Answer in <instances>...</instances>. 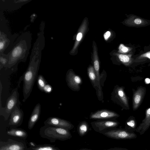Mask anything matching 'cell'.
Returning a JSON list of instances; mask_svg holds the SVG:
<instances>
[{
    "label": "cell",
    "instance_id": "14",
    "mask_svg": "<svg viewBox=\"0 0 150 150\" xmlns=\"http://www.w3.org/2000/svg\"><path fill=\"white\" fill-rule=\"evenodd\" d=\"M41 106L40 103L37 104L35 106L30 116L28 123V128L31 129L39 120L41 113Z\"/></svg>",
    "mask_w": 150,
    "mask_h": 150
},
{
    "label": "cell",
    "instance_id": "22",
    "mask_svg": "<svg viewBox=\"0 0 150 150\" xmlns=\"http://www.w3.org/2000/svg\"><path fill=\"white\" fill-rule=\"evenodd\" d=\"M9 60V54H0V69L6 68Z\"/></svg>",
    "mask_w": 150,
    "mask_h": 150
},
{
    "label": "cell",
    "instance_id": "15",
    "mask_svg": "<svg viewBox=\"0 0 150 150\" xmlns=\"http://www.w3.org/2000/svg\"><path fill=\"white\" fill-rule=\"evenodd\" d=\"M87 23L86 20L84 21L81 27V28L79 31V32L78 33L76 37V41L75 44V45L71 51V52H74L75 50L78 46L79 42L81 40L84 33L86 29Z\"/></svg>",
    "mask_w": 150,
    "mask_h": 150
},
{
    "label": "cell",
    "instance_id": "12",
    "mask_svg": "<svg viewBox=\"0 0 150 150\" xmlns=\"http://www.w3.org/2000/svg\"><path fill=\"white\" fill-rule=\"evenodd\" d=\"M24 144L21 142L8 139L7 141H0V150H24Z\"/></svg>",
    "mask_w": 150,
    "mask_h": 150
},
{
    "label": "cell",
    "instance_id": "29",
    "mask_svg": "<svg viewBox=\"0 0 150 150\" xmlns=\"http://www.w3.org/2000/svg\"><path fill=\"white\" fill-rule=\"evenodd\" d=\"M104 150H129L127 149L121 147H115L111 148L108 149H105Z\"/></svg>",
    "mask_w": 150,
    "mask_h": 150
},
{
    "label": "cell",
    "instance_id": "5",
    "mask_svg": "<svg viewBox=\"0 0 150 150\" xmlns=\"http://www.w3.org/2000/svg\"><path fill=\"white\" fill-rule=\"evenodd\" d=\"M21 104L18 88H16L12 90L11 95L7 98L5 107H0V115L3 116L5 120H7L12 110L16 106Z\"/></svg>",
    "mask_w": 150,
    "mask_h": 150
},
{
    "label": "cell",
    "instance_id": "26",
    "mask_svg": "<svg viewBox=\"0 0 150 150\" xmlns=\"http://www.w3.org/2000/svg\"><path fill=\"white\" fill-rule=\"evenodd\" d=\"M52 86L48 83L45 86L44 88L43 92L47 93H50L52 92Z\"/></svg>",
    "mask_w": 150,
    "mask_h": 150
},
{
    "label": "cell",
    "instance_id": "18",
    "mask_svg": "<svg viewBox=\"0 0 150 150\" xmlns=\"http://www.w3.org/2000/svg\"><path fill=\"white\" fill-rule=\"evenodd\" d=\"M88 74L89 79L93 83V85L95 88H96L97 89V81L96 73L93 66H90L88 68Z\"/></svg>",
    "mask_w": 150,
    "mask_h": 150
},
{
    "label": "cell",
    "instance_id": "27",
    "mask_svg": "<svg viewBox=\"0 0 150 150\" xmlns=\"http://www.w3.org/2000/svg\"><path fill=\"white\" fill-rule=\"evenodd\" d=\"M119 52L121 53H125L129 50V48L125 46L123 44H121L119 47Z\"/></svg>",
    "mask_w": 150,
    "mask_h": 150
},
{
    "label": "cell",
    "instance_id": "19",
    "mask_svg": "<svg viewBox=\"0 0 150 150\" xmlns=\"http://www.w3.org/2000/svg\"><path fill=\"white\" fill-rule=\"evenodd\" d=\"M36 80L38 88L40 91L43 92L45 86L48 83L47 82L43 76L41 74L38 75Z\"/></svg>",
    "mask_w": 150,
    "mask_h": 150
},
{
    "label": "cell",
    "instance_id": "9",
    "mask_svg": "<svg viewBox=\"0 0 150 150\" xmlns=\"http://www.w3.org/2000/svg\"><path fill=\"white\" fill-rule=\"evenodd\" d=\"M66 81L68 86L71 89L75 91L79 90L82 83L81 79L71 70H69L67 73Z\"/></svg>",
    "mask_w": 150,
    "mask_h": 150
},
{
    "label": "cell",
    "instance_id": "23",
    "mask_svg": "<svg viewBox=\"0 0 150 150\" xmlns=\"http://www.w3.org/2000/svg\"><path fill=\"white\" fill-rule=\"evenodd\" d=\"M116 94L120 98L124 103L126 102L125 97L124 93L123 90L121 88H118L116 90Z\"/></svg>",
    "mask_w": 150,
    "mask_h": 150
},
{
    "label": "cell",
    "instance_id": "21",
    "mask_svg": "<svg viewBox=\"0 0 150 150\" xmlns=\"http://www.w3.org/2000/svg\"><path fill=\"white\" fill-rule=\"evenodd\" d=\"M137 125L134 120H131L127 122L126 123L125 128L127 131L134 132L137 128Z\"/></svg>",
    "mask_w": 150,
    "mask_h": 150
},
{
    "label": "cell",
    "instance_id": "11",
    "mask_svg": "<svg viewBox=\"0 0 150 150\" xmlns=\"http://www.w3.org/2000/svg\"><path fill=\"white\" fill-rule=\"evenodd\" d=\"M30 0H0V9L2 10H13L21 7Z\"/></svg>",
    "mask_w": 150,
    "mask_h": 150
},
{
    "label": "cell",
    "instance_id": "2",
    "mask_svg": "<svg viewBox=\"0 0 150 150\" xmlns=\"http://www.w3.org/2000/svg\"><path fill=\"white\" fill-rule=\"evenodd\" d=\"M31 35L29 32L23 33L18 37L8 54L9 60L6 68H11L21 62L26 61L31 48Z\"/></svg>",
    "mask_w": 150,
    "mask_h": 150
},
{
    "label": "cell",
    "instance_id": "33",
    "mask_svg": "<svg viewBox=\"0 0 150 150\" xmlns=\"http://www.w3.org/2000/svg\"><path fill=\"white\" fill-rule=\"evenodd\" d=\"M77 150H93L92 149L88 148H83Z\"/></svg>",
    "mask_w": 150,
    "mask_h": 150
},
{
    "label": "cell",
    "instance_id": "34",
    "mask_svg": "<svg viewBox=\"0 0 150 150\" xmlns=\"http://www.w3.org/2000/svg\"><path fill=\"white\" fill-rule=\"evenodd\" d=\"M147 112V113L148 115H150V108L148 109Z\"/></svg>",
    "mask_w": 150,
    "mask_h": 150
},
{
    "label": "cell",
    "instance_id": "3",
    "mask_svg": "<svg viewBox=\"0 0 150 150\" xmlns=\"http://www.w3.org/2000/svg\"><path fill=\"white\" fill-rule=\"evenodd\" d=\"M4 16L1 11L0 54H8L12 49L15 40L19 36L17 34L11 35Z\"/></svg>",
    "mask_w": 150,
    "mask_h": 150
},
{
    "label": "cell",
    "instance_id": "24",
    "mask_svg": "<svg viewBox=\"0 0 150 150\" xmlns=\"http://www.w3.org/2000/svg\"><path fill=\"white\" fill-rule=\"evenodd\" d=\"M118 57L120 60L124 63H126L129 62L130 58L129 56L126 55L120 54Z\"/></svg>",
    "mask_w": 150,
    "mask_h": 150
},
{
    "label": "cell",
    "instance_id": "17",
    "mask_svg": "<svg viewBox=\"0 0 150 150\" xmlns=\"http://www.w3.org/2000/svg\"><path fill=\"white\" fill-rule=\"evenodd\" d=\"M89 126L88 123L84 121L81 122L77 127V131L79 135L81 137L85 135L88 132Z\"/></svg>",
    "mask_w": 150,
    "mask_h": 150
},
{
    "label": "cell",
    "instance_id": "13",
    "mask_svg": "<svg viewBox=\"0 0 150 150\" xmlns=\"http://www.w3.org/2000/svg\"><path fill=\"white\" fill-rule=\"evenodd\" d=\"M119 116L116 113L107 110H101L93 113L90 116L92 119L105 120L113 119Z\"/></svg>",
    "mask_w": 150,
    "mask_h": 150
},
{
    "label": "cell",
    "instance_id": "31",
    "mask_svg": "<svg viewBox=\"0 0 150 150\" xmlns=\"http://www.w3.org/2000/svg\"><path fill=\"white\" fill-rule=\"evenodd\" d=\"M144 57H147L150 58V52H147L145 54H144L143 56Z\"/></svg>",
    "mask_w": 150,
    "mask_h": 150
},
{
    "label": "cell",
    "instance_id": "4",
    "mask_svg": "<svg viewBox=\"0 0 150 150\" xmlns=\"http://www.w3.org/2000/svg\"><path fill=\"white\" fill-rule=\"evenodd\" d=\"M40 134L41 137L48 139L52 143L57 140L66 141L72 137L69 130L45 125L40 128Z\"/></svg>",
    "mask_w": 150,
    "mask_h": 150
},
{
    "label": "cell",
    "instance_id": "10",
    "mask_svg": "<svg viewBox=\"0 0 150 150\" xmlns=\"http://www.w3.org/2000/svg\"><path fill=\"white\" fill-rule=\"evenodd\" d=\"M23 112L20 106H16L11 113L8 125L14 127L20 126L23 122Z\"/></svg>",
    "mask_w": 150,
    "mask_h": 150
},
{
    "label": "cell",
    "instance_id": "16",
    "mask_svg": "<svg viewBox=\"0 0 150 150\" xmlns=\"http://www.w3.org/2000/svg\"><path fill=\"white\" fill-rule=\"evenodd\" d=\"M7 134L10 136L26 138L28 136V134L24 130L20 129H11L7 132Z\"/></svg>",
    "mask_w": 150,
    "mask_h": 150
},
{
    "label": "cell",
    "instance_id": "30",
    "mask_svg": "<svg viewBox=\"0 0 150 150\" xmlns=\"http://www.w3.org/2000/svg\"><path fill=\"white\" fill-rule=\"evenodd\" d=\"M110 35V32L109 31L106 32L104 35V37L105 40H107Z\"/></svg>",
    "mask_w": 150,
    "mask_h": 150
},
{
    "label": "cell",
    "instance_id": "1",
    "mask_svg": "<svg viewBox=\"0 0 150 150\" xmlns=\"http://www.w3.org/2000/svg\"><path fill=\"white\" fill-rule=\"evenodd\" d=\"M45 45L44 35L39 34L32 49L28 67L19 79L21 81L23 80V102H25L30 96L37 79L41 62L42 51Z\"/></svg>",
    "mask_w": 150,
    "mask_h": 150
},
{
    "label": "cell",
    "instance_id": "8",
    "mask_svg": "<svg viewBox=\"0 0 150 150\" xmlns=\"http://www.w3.org/2000/svg\"><path fill=\"white\" fill-rule=\"evenodd\" d=\"M44 125L64 128L69 130L72 129L74 126L70 122L58 117H51L44 122Z\"/></svg>",
    "mask_w": 150,
    "mask_h": 150
},
{
    "label": "cell",
    "instance_id": "28",
    "mask_svg": "<svg viewBox=\"0 0 150 150\" xmlns=\"http://www.w3.org/2000/svg\"><path fill=\"white\" fill-rule=\"evenodd\" d=\"M132 21L134 24L137 25H140L143 23V20L138 18H135Z\"/></svg>",
    "mask_w": 150,
    "mask_h": 150
},
{
    "label": "cell",
    "instance_id": "35",
    "mask_svg": "<svg viewBox=\"0 0 150 150\" xmlns=\"http://www.w3.org/2000/svg\"><path fill=\"white\" fill-rule=\"evenodd\" d=\"M144 150H147L146 149H145Z\"/></svg>",
    "mask_w": 150,
    "mask_h": 150
},
{
    "label": "cell",
    "instance_id": "6",
    "mask_svg": "<svg viewBox=\"0 0 150 150\" xmlns=\"http://www.w3.org/2000/svg\"><path fill=\"white\" fill-rule=\"evenodd\" d=\"M110 138L115 139H131L137 137V134L134 132H129L125 129H111L100 133Z\"/></svg>",
    "mask_w": 150,
    "mask_h": 150
},
{
    "label": "cell",
    "instance_id": "20",
    "mask_svg": "<svg viewBox=\"0 0 150 150\" xmlns=\"http://www.w3.org/2000/svg\"><path fill=\"white\" fill-rule=\"evenodd\" d=\"M33 150H61L59 148L49 144L39 145L32 148Z\"/></svg>",
    "mask_w": 150,
    "mask_h": 150
},
{
    "label": "cell",
    "instance_id": "25",
    "mask_svg": "<svg viewBox=\"0 0 150 150\" xmlns=\"http://www.w3.org/2000/svg\"><path fill=\"white\" fill-rule=\"evenodd\" d=\"M142 98V94L141 93H138L135 95L134 98V104L137 105L140 103Z\"/></svg>",
    "mask_w": 150,
    "mask_h": 150
},
{
    "label": "cell",
    "instance_id": "7",
    "mask_svg": "<svg viewBox=\"0 0 150 150\" xmlns=\"http://www.w3.org/2000/svg\"><path fill=\"white\" fill-rule=\"evenodd\" d=\"M91 124L95 131L100 133L108 129L116 128L119 123L115 120H105L92 122Z\"/></svg>",
    "mask_w": 150,
    "mask_h": 150
},
{
    "label": "cell",
    "instance_id": "32",
    "mask_svg": "<svg viewBox=\"0 0 150 150\" xmlns=\"http://www.w3.org/2000/svg\"><path fill=\"white\" fill-rule=\"evenodd\" d=\"M145 81L146 83H150V79L149 78H146Z\"/></svg>",
    "mask_w": 150,
    "mask_h": 150
}]
</instances>
